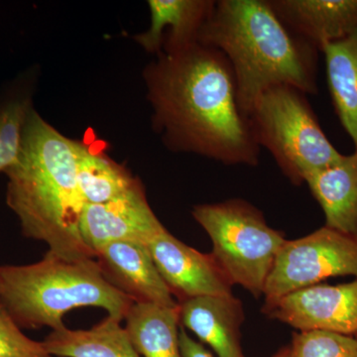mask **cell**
Returning a JSON list of instances; mask_svg holds the SVG:
<instances>
[{
    "instance_id": "6da1fadb",
    "label": "cell",
    "mask_w": 357,
    "mask_h": 357,
    "mask_svg": "<svg viewBox=\"0 0 357 357\" xmlns=\"http://www.w3.org/2000/svg\"><path fill=\"white\" fill-rule=\"evenodd\" d=\"M143 77L152 126L166 148L223 165H258L260 148L239 107L234 73L220 51L198 43L158 56Z\"/></svg>"
},
{
    "instance_id": "7a4b0ae2",
    "label": "cell",
    "mask_w": 357,
    "mask_h": 357,
    "mask_svg": "<svg viewBox=\"0 0 357 357\" xmlns=\"http://www.w3.org/2000/svg\"><path fill=\"white\" fill-rule=\"evenodd\" d=\"M79 141L66 137L33 107L17 161L7 169L6 204L23 236L67 260L95 259L79 220L84 202L77 185Z\"/></svg>"
},
{
    "instance_id": "3957f363",
    "label": "cell",
    "mask_w": 357,
    "mask_h": 357,
    "mask_svg": "<svg viewBox=\"0 0 357 357\" xmlns=\"http://www.w3.org/2000/svg\"><path fill=\"white\" fill-rule=\"evenodd\" d=\"M199 43L227 58L245 117L256 100L273 86L318 93L319 49L291 32L269 0L217 1Z\"/></svg>"
},
{
    "instance_id": "277c9868",
    "label": "cell",
    "mask_w": 357,
    "mask_h": 357,
    "mask_svg": "<svg viewBox=\"0 0 357 357\" xmlns=\"http://www.w3.org/2000/svg\"><path fill=\"white\" fill-rule=\"evenodd\" d=\"M0 303L21 328L58 331L77 307H100L123 321L133 301L105 279L96 258L67 260L47 252L33 264L0 266Z\"/></svg>"
},
{
    "instance_id": "5b68a950",
    "label": "cell",
    "mask_w": 357,
    "mask_h": 357,
    "mask_svg": "<svg viewBox=\"0 0 357 357\" xmlns=\"http://www.w3.org/2000/svg\"><path fill=\"white\" fill-rule=\"evenodd\" d=\"M246 119L256 144L271 154L284 176L298 187L344 156L326 137L306 93L293 86L267 89Z\"/></svg>"
},
{
    "instance_id": "8992f818",
    "label": "cell",
    "mask_w": 357,
    "mask_h": 357,
    "mask_svg": "<svg viewBox=\"0 0 357 357\" xmlns=\"http://www.w3.org/2000/svg\"><path fill=\"white\" fill-rule=\"evenodd\" d=\"M192 215L210 236L211 253L234 285L261 297L287 241L283 232L272 229L262 211L243 199L196 204Z\"/></svg>"
},
{
    "instance_id": "52a82bcc",
    "label": "cell",
    "mask_w": 357,
    "mask_h": 357,
    "mask_svg": "<svg viewBox=\"0 0 357 357\" xmlns=\"http://www.w3.org/2000/svg\"><path fill=\"white\" fill-rule=\"evenodd\" d=\"M340 276L357 279V241L325 225L306 236L286 241L268 277L262 307Z\"/></svg>"
},
{
    "instance_id": "ba28073f",
    "label": "cell",
    "mask_w": 357,
    "mask_h": 357,
    "mask_svg": "<svg viewBox=\"0 0 357 357\" xmlns=\"http://www.w3.org/2000/svg\"><path fill=\"white\" fill-rule=\"evenodd\" d=\"M261 311L299 332L321 331L357 337V279L301 289L262 307Z\"/></svg>"
},
{
    "instance_id": "9c48e42d",
    "label": "cell",
    "mask_w": 357,
    "mask_h": 357,
    "mask_svg": "<svg viewBox=\"0 0 357 357\" xmlns=\"http://www.w3.org/2000/svg\"><path fill=\"white\" fill-rule=\"evenodd\" d=\"M147 246L176 302L204 296L234 295V283L211 253L187 245L167 229Z\"/></svg>"
},
{
    "instance_id": "30bf717a",
    "label": "cell",
    "mask_w": 357,
    "mask_h": 357,
    "mask_svg": "<svg viewBox=\"0 0 357 357\" xmlns=\"http://www.w3.org/2000/svg\"><path fill=\"white\" fill-rule=\"evenodd\" d=\"M166 229L148 203L142 182L109 203L86 204L79 220L82 238L95 255L117 241L148 245Z\"/></svg>"
},
{
    "instance_id": "8fae6325",
    "label": "cell",
    "mask_w": 357,
    "mask_h": 357,
    "mask_svg": "<svg viewBox=\"0 0 357 357\" xmlns=\"http://www.w3.org/2000/svg\"><path fill=\"white\" fill-rule=\"evenodd\" d=\"M96 260L107 281L133 303L174 307V299L144 244L117 241L96 252Z\"/></svg>"
},
{
    "instance_id": "7c38bea8",
    "label": "cell",
    "mask_w": 357,
    "mask_h": 357,
    "mask_svg": "<svg viewBox=\"0 0 357 357\" xmlns=\"http://www.w3.org/2000/svg\"><path fill=\"white\" fill-rule=\"evenodd\" d=\"M150 25L133 37L147 53L171 56L199 43L204 26L217 1L213 0H149Z\"/></svg>"
},
{
    "instance_id": "4fadbf2b",
    "label": "cell",
    "mask_w": 357,
    "mask_h": 357,
    "mask_svg": "<svg viewBox=\"0 0 357 357\" xmlns=\"http://www.w3.org/2000/svg\"><path fill=\"white\" fill-rule=\"evenodd\" d=\"M296 36L321 52L325 45L357 31V0H269Z\"/></svg>"
},
{
    "instance_id": "5bb4252c",
    "label": "cell",
    "mask_w": 357,
    "mask_h": 357,
    "mask_svg": "<svg viewBox=\"0 0 357 357\" xmlns=\"http://www.w3.org/2000/svg\"><path fill=\"white\" fill-rule=\"evenodd\" d=\"M181 326L191 331L218 357H245L241 345L243 305L234 295L204 296L178 303Z\"/></svg>"
},
{
    "instance_id": "9a60e30c",
    "label": "cell",
    "mask_w": 357,
    "mask_h": 357,
    "mask_svg": "<svg viewBox=\"0 0 357 357\" xmlns=\"http://www.w3.org/2000/svg\"><path fill=\"white\" fill-rule=\"evenodd\" d=\"M326 218V227L357 241V151L312 174L305 183Z\"/></svg>"
},
{
    "instance_id": "2e32d148",
    "label": "cell",
    "mask_w": 357,
    "mask_h": 357,
    "mask_svg": "<svg viewBox=\"0 0 357 357\" xmlns=\"http://www.w3.org/2000/svg\"><path fill=\"white\" fill-rule=\"evenodd\" d=\"M121 321L107 317L89 330L52 331L43 344L55 357H141Z\"/></svg>"
},
{
    "instance_id": "e0dca14e",
    "label": "cell",
    "mask_w": 357,
    "mask_h": 357,
    "mask_svg": "<svg viewBox=\"0 0 357 357\" xmlns=\"http://www.w3.org/2000/svg\"><path fill=\"white\" fill-rule=\"evenodd\" d=\"M124 319L130 342L140 356L183 357L178 304L163 307L133 303Z\"/></svg>"
},
{
    "instance_id": "ac0fdd59",
    "label": "cell",
    "mask_w": 357,
    "mask_h": 357,
    "mask_svg": "<svg viewBox=\"0 0 357 357\" xmlns=\"http://www.w3.org/2000/svg\"><path fill=\"white\" fill-rule=\"evenodd\" d=\"M335 112L357 151V31L321 48Z\"/></svg>"
},
{
    "instance_id": "d6986e66",
    "label": "cell",
    "mask_w": 357,
    "mask_h": 357,
    "mask_svg": "<svg viewBox=\"0 0 357 357\" xmlns=\"http://www.w3.org/2000/svg\"><path fill=\"white\" fill-rule=\"evenodd\" d=\"M37 79V69L32 68L0 89V172H6L20 157L26 121L34 107Z\"/></svg>"
},
{
    "instance_id": "ffe728a7",
    "label": "cell",
    "mask_w": 357,
    "mask_h": 357,
    "mask_svg": "<svg viewBox=\"0 0 357 357\" xmlns=\"http://www.w3.org/2000/svg\"><path fill=\"white\" fill-rule=\"evenodd\" d=\"M77 177L84 204L109 203L141 183L126 167L83 142H79Z\"/></svg>"
},
{
    "instance_id": "44dd1931",
    "label": "cell",
    "mask_w": 357,
    "mask_h": 357,
    "mask_svg": "<svg viewBox=\"0 0 357 357\" xmlns=\"http://www.w3.org/2000/svg\"><path fill=\"white\" fill-rule=\"evenodd\" d=\"M293 357H357V337L310 331L293 333Z\"/></svg>"
},
{
    "instance_id": "7402d4cb",
    "label": "cell",
    "mask_w": 357,
    "mask_h": 357,
    "mask_svg": "<svg viewBox=\"0 0 357 357\" xmlns=\"http://www.w3.org/2000/svg\"><path fill=\"white\" fill-rule=\"evenodd\" d=\"M0 357H55L43 342L28 337L0 303Z\"/></svg>"
},
{
    "instance_id": "603a6c76",
    "label": "cell",
    "mask_w": 357,
    "mask_h": 357,
    "mask_svg": "<svg viewBox=\"0 0 357 357\" xmlns=\"http://www.w3.org/2000/svg\"><path fill=\"white\" fill-rule=\"evenodd\" d=\"M180 347L183 357H213L211 352L202 342L194 340L183 326L180 328Z\"/></svg>"
},
{
    "instance_id": "cb8c5ba5",
    "label": "cell",
    "mask_w": 357,
    "mask_h": 357,
    "mask_svg": "<svg viewBox=\"0 0 357 357\" xmlns=\"http://www.w3.org/2000/svg\"><path fill=\"white\" fill-rule=\"evenodd\" d=\"M272 357H293L292 349H291L290 345L282 347L280 351L275 354Z\"/></svg>"
}]
</instances>
